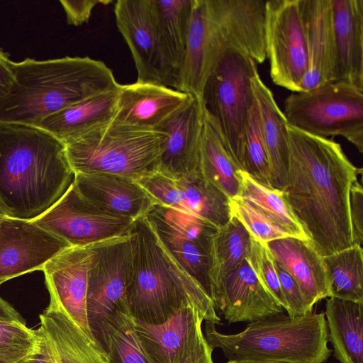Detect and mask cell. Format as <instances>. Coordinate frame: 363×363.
Returning a JSON list of instances; mask_svg holds the SVG:
<instances>
[{"instance_id":"obj_1","label":"cell","mask_w":363,"mask_h":363,"mask_svg":"<svg viewBox=\"0 0 363 363\" xmlns=\"http://www.w3.org/2000/svg\"><path fill=\"white\" fill-rule=\"evenodd\" d=\"M289 160L282 190L310 241L323 257L354 245L350 191L362 169L338 143L287 125Z\"/></svg>"},{"instance_id":"obj_2","label":"cell","mask_w":363,"mask_h":363,"mask_svg":"<svg viewBox=\"0 0 363 363\" xmlns=\"http://www.w3.org/2000/svg\"><path fill=\"white\" fill-rule=\"evenodd\" d=\"M74 179L65 145L35 125L0 122V206L32 220L57 201Z\"/></svg>"},{"instance_id":"obj_3","label":"cell","mask_w":363,"mask_h":363,"mask_svg":"<svg viewBox=\"0 0 363 363\" xmlns=\"http://www.w3.org/2000/svg\"><path fill=\"white\" fill-rule=\"evenodd\" d=\"M265 7L263 0H194L179 89L202 96L208 78L228 52L262 63Z\"/></svg>"},{"instance_id":"obj_4","label":"cell","mask_w":363,"mask_h":363,"mask_svg":"<svg viewBox=\"0 0 363 363\" xmlns=\"http://www.w3.org/2000/svg\"><path fill=\"white\" fill-rule=\"evenodd\" d=\"M14 83L0 100V122L37 126L45 118L116 89L112 70L89 57L13 62Z\"/></svg>"},{"instance_id":"obj_5","label":"cell","mask_w":363,"mask_h":363,"mask_svg":"<svg viewBox=\"0 0 363 363\" xmlns=\"http://www.w3.org/2000/svg\"><path fill=\"white\" fill-rule=\"evenodd\" d=\"M134 248L127 289L135 320L160 324L184 306H194L203 320L220 325L213 303L164 245L146 216L134 221Z\"/></svg>"},{"instance_id":"obj_6","label":"cell","mask_w":363,"mask_h":363,"mask_svg":"<svg viewBox=\"0 0 363 363\" xmlns=\"http://www.w3.org/2000/svg\"><path fill=\"white\" fill-rule=\"evenodd\" d=\"M280 314L250 323L231 335L218 332L215 324L206 321L204 336L228 360L325 363L333 352L328 346L325 313L311 312L297 318Z\"/></svg>"},{"instance_id":"obj_7","label":"cell","mask_w":363,"mask_h":363,"mask_svg":"<svg viewBox=\"0 0 363 363\" xmlns=\"http://www.w3.org/2000/svg\"><path fill=\"white\" fill-rule=\"evenodd\" d=\"M164 132L113 122L65 145L74 173H100L138 179L158 170Z\"/></svg>"},{"instance_id":"obj_8","label":"cell","mask_w":363,"mask_h":363,"mask_svg":"<svg viewBox=\"0 0 363 363\" xmlns=\"http://www.w3.org/2000/svg\"><path fill=\"white\" fill-rule=\"evenodd\" d=\"M283 113L288 124L321 138L343 137L362 153L363 90L335 81L292 92Z\"/></svg>"},{"instance_id":"obj_9","label":"cell","mask_w":363,"mask_h":363,"mask_svg":"<svg viewBox=\"0 0 363 363\" xmlns=\"http://www.w3.org/2000/svg\"><path fill=\"white\" fill-rule=\"evenodd\" d=\"M257 71V63L252 59L228 52L208 78L203 93L205 108L217 122L241 169L242 133L255 103L251 79Z\"/></svg>"},{"instance_id":"obj_10","label":"cell","mask_w":363,"mask_h":363,"mask_svg":"<svg viewBox=\"0 0 363 363\" xmlns=\"http://www.w3.org/2000/svg\"><path fill=\"white\" fill-rule=\"evenodd\" d=\"M265 47L272 82L300 92L308 57L298 0L266 1Z\"/></svg>"},{"instance_id":"obj_11","label":"cell","mask_w":363,"mask_h":363,"mask_svg":"<svg viewBox=\"0 0 363 363\" xmlns=\"http://www.w3.org/2000/svg\"><path fill=\"white\" fill-rule=\"evenodd\" d=\"M34 223L70 245H85L129 235L134 220L110 214L79 191L73 182Z\"/></svg>"},{"instance_id":"obj_12","label":"cell","mask_w":363,"mask_h":363,"mask_svg":"<svg viewBox=\"0 0 363 363\" xmlns=\"http://www.w3.org/2000/svg\"><path fill=\"white\" fill-rule=\"evenodd\" d=\"M134 241L129 235L101 241L96 247L88 278L86 312L91 333L104 317L129 313L127 289Z\"/></svg>"},{"instance_id":"obj_13","label":"cell","mask_w":363,"mask_h":363,"mask_svg":"<svg viewBox=\"0 0 363 363\" xmlns=\"http://www.w3.org/2000/svg\"><path fill=\"white\" fill-rule=\"evenodd\" d=\"M146 217L166 248L210 296V244L218 228L160 203L155 204Z\"/></svg>"},{"instance_id":"obj_14","label":"cell","mask_w":363,"mask_h":363,"mask_svg":"<svg viewBox=\"0 0 363 363\" xmlns=\"http://www.w3.org/2000/svg\"><path fill=\"white\" fill-rule=\"evenodd\" d=\"M114 14L135 65L136 82L176 89V80L161 46L152 0H118Z\"/></svg>"},{"instance_id":"obj_15","label":"cell","mask_w":363,"mask_h":363,"mask_svg":"<svg viewBox=\"0 0 363 363\" xmlns=\"http://www.w3.org/2000/svg\"><path fill=\"white\" fill-rule=\"evenodd\" d=\"M135 181L157 203L199 217L218 228L231 218L230 199L200 171L179 177L156 171Z\"/></svg>"},{"instance_id":"obj_16","label":"cell","mask_w":363,"mask_h":363,"mask_svg":"<svg viewBox=\"0 0 363 363\" xmlns=\"http://www.w3.org/2000/svg\"><path fill=\"white\" fill-rule=\"evenodd\" d=\"M100 242L67 247L42 269L50 301L58 305L94 341L87 317L86 294L89 271Z\"/></svg>"},{"instance_id":"obj_17","label":"cell","mask_w":363,"mask_h":363,"mask_svg":"<svg viewBox=\"0 0 363 363\" xmlns=\"http://www.w3.org/2000/svg\"><path fill=\"white\" fill-rule=\"evenodd\" d=\"M69 246L31 220L5 217L0 220V285L42 271L50 259Z\"/></svg>"},{"instance_id":"obj_18","label":"cell","mask_w":363,"mask_h":363,"mask_svg":"<svg viewBox=\"0 0 363 363\" xmlns=\"http://www.w3.org/2000/svg\"><path fill=\"white\" fill-rule=\"evenodd\" d=\"M210 297L229 323L263 320L281 313L282 307L262 284L247 259L224 276Z\"/></svg>"},{"instance_id":"obj_19","label":"cell","mask_w":363,"mask_h":363,"mask_svg":"<svg viewBox=\"0 0 363 363\" xmlns=\"http://www.w3.org/2000/svg\"><path fill=\"white\" fill-rule=\"evenodd\" d=\"M135 320L139 339L152 363H178L207 342L201 328L203 318L194 306L181 308L160 324Z\"/></svg>"},{"instance_id":"obj_20","label":"cell","mask_w":363,"mask_h":363,"mask_svg":"<svg viewBox=\"0 0 363 363\" xmlns=\"http://www.w3.org/2000/svg\"><path fill=\"white\" fill-rule=\"evenodd\" d=\"M205 106L192 96L156 129L167 134L158 170L174 177L199 171V147Z\"/></svg>"},{"instance_id":"obj_21","label":"cell","mask_w":363,"mask_h":363,"mask_svg":"<svg viewBox=\"0 0 363 363\" xmlns=\"http://www.w3.org/2000/svg\"><path fill=\"white\" fill-rule=\"evenodd\" d=\"M192 95L152 83L120 84L112 120L122 125L155 130Z\"/></svg>"},{"instance_id":"obj_22","label":"cell","mask_w":363,"mask_h":363,"mask_svg":"<svg viewBox=\"0 0 363 363\" xmlns=\"http://www.w3.org/2000/svg\"><path fill=\"white\" fill-rule=\"evenodd\" d=\"M81 194L102 211L136 220L145 216L156 200L135 179L107 174H74Z\"/></svg>"},{"instance_id":"obj_23","label":"cell","mask_w":363,"mask_h":363,"mask_svg":"<svg viewBox=\"0 0 363 363\" xmlns=\"http://www.w3.org/2000/svg\"><path fill=\"white\" fill-rule=\"evenodd\" d=\"M308 57V72L301 84L306 91L333 82L335 45L331 0H298Z\"/></svg>"},{"instance_id":"obj_24","label":"cell","mask_w":363,"mask_h":363,"mask_svg":"<svg viewBox=\"0 0 363 363\" xmlns=\"http://www.w3.org/2000/svg\"><path fill=\"white\" fill-rule=\"evenodd\" d=\"M335 45L333 82L363 90V0H331Z\"/></svg>"},{"instance_id":"obj_25","label":"cell","mask_w":363,"mask_h":363,"mask_svg":"<svg viewBox=\"0 0 363 363\" xmlns=\"http://www.w3.org/2000/svg\"><path fill=\"white\" fill-rule=\"evenodd\" d=\"M272 257L299 285L309 308L331 296L323 256L310 240L287 236L267 243Z\"/></svg>"},{"instance_id":"obj_26","label":"cell","mask_w":363,"mask_h":363,"mask_svg":"<svg viewBox=\"0 0 363 363\" xmlns=\"http://www.w3.org/2000/svg\"><path fill=\"white\" fill-rule=\"evenodd\" d=\"M40 320L38 329L56 363H110L102 347L56 303L50 301Z\"/></svg>"},{"instance_id":"obj_27","label":"cell","mask_w":363,"mask_h":363,"mask_svg":"<svg viewBox=\"0 0 363 363\" xmlns=\"http://www.w3.org/2000/svg\"><path fill=\"white\" fill-rule=\"evenodd\" d=\"M251 84L259 111L271 184L274 189L282 191L286 182L289 160L288 123L272 91L261 79L258 71L252 76Z\"/></svg>"},{"instance_id":"obj_28","label":"cell","mask_w":363,"mask_h":363,"mask_svg":"<svg viewBox=\"0 0 363 363\" xmlns=\"http://www.w3.org/2000/svg\"><path fill=\"white\" fill-rule=\"evenodd\" d=\"M118 86L68 106L43 118L37 125L64 145L113 119Z\"/></svg>"},{"instance_id":"obj_29","label":"cell","mask_w":363,"mask_h":363,"mask_svg":"<svg viewBox=\"0 0 363 363\" xmlns=\"http://www.w3.org/2000/svg\"><path fill=\"white\" fill-rule=\"evenodd\" d=\"M240 170L217 122L205 108L199 147L201 174L230 199L241 196Z\"/></svg>"},{"instance_id":"obj_30","label":"cell","mask_w":363,"mask_h":363,"mask_svg":"<svg viewBox=\"0 0 363 363\" xmlns=\"http://www.w3.org/2000/svg\"><path fill=\"white\" fill-rule=\"evenodd\" d=\"M324 313L334 357L340 363H363V302L330 296Z\"/></svg>"},{"instance_id":"obj_31","label":"cell","mask_w":363,"mask_h":363,"mask_svg":"<svg viewBox=\"0 0 363 363\" xmlns=\"http://www.w3.org/2000/svg\"><path fill=\"white\" fill-rule=\"evenodd\" d=\"M157 28L166 61L176 80L186 50L194 0H152Z\"/></svg>"},{"instance_id":"obj_32","label":"cell","mask_w":363,"mask_h":363,"mask_svg":"<svg viewBox=\"0 0 363 363\" xmlns=\"http://www.w3.org/2000/svg\"><path fill=\"white\" fill-rule=\"evenodd\" d=\"M92 334L110 363H152L138 335L130 313L116 312L104 317Z\"/></svg>"},{"instance_id":"obj_33","label":"cell","mask_w":363,"mask_h":363,"mask_svg":"<svg viewBox=\"0 0 363 363\" xmlns=\"http://www.w3.org/2000/svg\"><path fill=\"white\" fill-rule=\"evenodd\" d=\"M250 246V233L234 217L217 230L210 244V294L224 276L247 258Z\"/></svg>"},{"instance_id":"obj_34","label":"cell","mask_w":363,"mask_h":363,"mask_svg":"<svg viewBox=\"0 0 363 363\" xmlns=\"http://www.w3.org/2000/svg\"><path fill=\"white\" fill-rule=\"evenodd\" d=\"M240 176L242 182L240 196L290 236L310 240L288 205L282 191L262 184L243 170L240 171Z\"/></svg>"},{"instance_id":"obj_35","label":"cell","mask_w":363,"mask_h":363,"mask_svg":"<svg viewBox=\"0 0 363 363\" xmlns=\"http://www.w3.org/2000/svg\"><path fill=\"white\" fill-rule=\"evenodd\" d=\"M331 296L363 302V250L352 246L323 256Z\"/></svg>"},{"instance_id":"obj_36","label":"cell","mask_w":363,"mask_h":363,"mask_svg":"<svg viewBox=\"0 0 363 363\" xmlns=\"http://www.w3.org/2000/svg\"><path fill=\"white\" fill-rule=\"evenodd\" d=\"M241 167L254 179L273 188L259 111L256 101L249 112L242 133Z\"/></svg>"},{"instance_id":"obj_37","label":"cell","mask_w":363,"mask_h":363,"mask_svg":"<svg viewBox=\"0 0 363 363\" xmlns=\"http://www.w3.org/2000/svg\"><path fill=\"white\" fill-rule=\"evenodd\" d=\"M41 340L40 330L25 322L0 320V356L26 360L39 351Z\"/></svg>"},{"instance_id":"obj_38","label":"cell","mask_w":363,"mask_h":363,"mask_svg":"<svg viewBox=\"0 0 363 363\" xmlns=\"http://www.w3.org/2000/svg\"><path fill=\"white\" fill-rule=\"evenodd\" d=\"M229 206L231 217L237 218L250 236L261 243L267 244L272 240L290 236L242 196L230 198Z\"/></svg>"},{"instance_id":"obj_39","label":"cell","mask_w":363,"mask_h":363,"mask_svg":"<svg viewBox=\"0 0 363 363\" xmlns=\"http://www.w3.org/2000/svg\"><path fill=\"white\" fill-rule=\"evenodd\" d=\"M247 260L257 277L276 301L284 308L278 275L274 257L267 244L261 243L251 237V246Z\"/></svg>"},{"instance_id":"obj_40","label":"cell","mask_w":363,"mask_h":363,"mask_svg":"<svg viewBox=\"0 0 363 363\" xmlns=\"http://www.w3.org/2000/svg\"><path fill=\"white\" fill-rule=\"evenodd\" d=\"M280 287L288 315L291 318L301 317L313 312L295 279L274 259Z\"/></svg>"},{"instance_id":"obj_41","label":"cell","mask_w":363,"mask_h":363,"mask_svg":"<svg viewBox=\"0 0 363 363\" xmlns=\"http://www.w3.org/2000/svg\"><path fill=\"white\" fill-rule=\"evenodd\" d=\"M349 214L354 245L363 244V189L357 179L350 191Z\"/></svg>"},{"instance_id":"obj_42","label":"cell","mask_w":363,"mask_h":363,"mask_svg":"<svg viewBox=\"0 0 363 363\" xmlns=\"http://www.w3.org/2000/svg\"><path fill=\"white\" fill-rule=\"evenodd\" d=\"M109 0H60L69 25L79 26L87 23L94 8L99 4H108Z\"/></svg>"},{"instance_id":"obj_43","label":"cell","mask_w":363,"mask_h":363,"mask_svg":"<svg viewBox=\"0 0 363 363\" xmlns=\"http://www.w3.org/2000/svg\"><path fill=\"white\" fill-rule=\"evenodd\" d=\"M12 61L7 53L0 48V100L10 91L14 83Z\"/></svg>"},{"instance_id":"obj_44","label":"cell","mask_w":363,"mask_h":363,"mask_svg":"<svg viewBox=\"0 0 363 363\" xmlns=\"http://www.w3.org/2000/svg\"><path fill=\"white\" fill-rule=\"evenodd\" d=\"M213 348L206 342L192 354L178 363H213Z\"/></svg>"},{"instance_id":"obj_45","label":"cell","mask_w":363,"mask_h":363,"mask_svg":"<svg viewBox=\"0 0 363 363\" xmlns=\"http://www.w3.org/2000/svg\"><path fill=\"white\" fill-rule=\"evenodd\" d=\"M41 337V345L39 351L35 354L30 356L23 363H56L44 340L42 334Z\"/></svg>"},{"instance_id":"obj_46","label":"cell","mask_w":363,"mask_h":363,"mask_svg":"<svg viewBox=\"0 0 363 363\" xmlns=\"http://www.w3.org/2000/svg\"><path fill=\"white\" fill-rule=\"evenodd\" d=\"M0 320L25 322L22 316L0 296Z\"/></svg>"},{"instance_id":"obj_47","label":"cell","mask_w":363,"mask_h":363,"mask_svg":"<svg viewBox=\"0 0 363 363\" xmlns=\"http://www.w3.org/2000/svg\"><path fill=\"white\" fill-rule=\"evenodd\" d=\"M225 363H287V362L264 361V360H254V359H233V360H228Z\"/></svg>"},{"instance_id":"obj_48","label":"cell","mask_w":363,"mask_h":363,"mask_svg":"<svg viewBox=\"0 0 363 363\" xmlns=\"http://www.w3.org/2000/svg\"><path fill=\"white\" fill-rule=\"evenodd\" d=\"M24 361L0 356V363H23Z\"/></svg>"},{"instance_id":"obj_49","label":"cell","mask_w":363,"mask_h":363,"mask_svg":"<svg viewBox=\"0 0 363 363\" xmlns=\"http://www.w3.org/2000/svg\"><path fill=\"white\" fill-rule=\"evenodd\" d=\"M6 216H8V215L4 211V210L2 208V207L0 206V220Z\"/></svg>"}]
</instances>
